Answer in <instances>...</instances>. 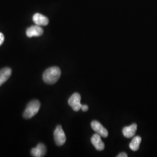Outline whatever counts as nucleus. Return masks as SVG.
Masks as SVG:
<instances>
[{
	"label": "nucleus",
	"mask_w": 157,
	"mask_h": 157,
	"mask_svg": "<svg viewBox=\"0 0 157 157\" xmlns=\"http://www.w3.org/2000/svg\"><path fill=\"white\" fill-rule=\"evenodd\" d=\"M61 71L59 67H52L46 69L43 75V79L45 83L55 84L61 77Z\"/></svg>",
	"instance_id": "obj_1"
},
{
	"label": "nucleus",
	"mask_w": 157,
	"mask_h": 157,
	"mask_svg": "<svg viewBox=\"0 0 157 157\" xmlns=\"http://www.w3.org/2000/svg\"><path fill=\"white\" fill-rule=\"evenodd\" d=\"M40 102L37 100H34L29 102L23 113V117L25 119H30L35 116L39 111Z\"/></svg>",
	"instance_id": "obj_2"
},
{
	"label": "nucleus",
	"mask_w": 157,
	"mask_h": 157,
	"mask_svg": "<svg viewBox=\"0 0 157 157\" xmlns=\"http://www.w3.org/2000/svg\"><path fill=\"white\" fill-rule=\"evenodd\" d=\"M54 140L58 146H62L65 143L66 136L61 125H58L54 132Z\"/></svg>",
	"instance_id": "obj_3"
},
{
	"label": "nucleus",
	"mask_w": 157,
	"mask_h": 157,
	"mask_svg": "<svg viewBox=\"0 0 157 157\" xmlns=\"http://www.w3.org/2000/svg\"><path fill=\"white\" fill-rule=\"evenodd\" d=\"M80 95L78 93H75L69 98L68 100V104L69 105V106L72 107L73 111L78 112L80 109H82V107L83 105L80 102Z\"/></svg>",
	"instance_id": "obj_4"
},
{
	"label": "nucleus",
	"mask_w": 157,
	"mask_h": 157,
	"mask_svg": "<svg viewBox=\"0 0 157 157\" xmlns=\"http://www.w3.org/2000/svg\"><path fill=\"white\" fill-rule=\"evenodd\" d=\"M91 126L96 133L100 135L101 137H107L108 136V132L99 122L93 121L91 123Z\"/></svg>",
	"instance_id": "obj_5"
},
{
	"label": "nucleus",
	"mask_w": 157,
	"mask_h": 157,
	"mask_svg": "<svg viewBox=\"0 0 157 157\" xmlns=\"http://www.w3.org/2000/svg\"><path fill=\"white\" fill-rule=\"evenodd\" d=\"M43 29L41 28L40 26L34 25L32 26L30 28L27 29L26 30V36L28 37H39L41 36L43 34Z\"/></svg>",
	"instance_id": "obj_6"
},
{
	"label": "nucleus",
	"mask_w": 157,
	"mask_h": 157,
	"mask_svg": "<svg viewBox=\"0 0 157 157\" xmlns=\"http://www.w3.org/2000/svg\"><path fill=\"white\" fill-rule=\"evenodd\" d=\"M91 142L95 147V149L98 151H102L105 148V144L101 140V136L97 133H95L92 136Z\"/></svg>",
	"instance_id": "obj_7"
},
{
	"label": "nucleus",
	"mask_w": 157,
	"mask_h": 157,
	"mask_svg": "<svg viewBox=\"0 0 157 157\" xmlns=\"http://www.w3.org/2000/svg\"><path fill=\"white\" fill-rule=\"evenodd\" d=\"M47 148L45 145L43 143H39L36 147L31 150V155L34 157H44L46 154Z\"/></svg>",
	"instance_id": "obj_8"
},
{
	"label": "nucleus",
	"mask_w": 157,
	"mask_h": 157,
	"mask_svg": "<svg viewBox=\"0 0 157 157\" xmlns=\"http://www.w3.org/2000/svg\"><path fill=\"white\" fill-rule=\"evenodd\" d=\"M33 21L36 25L40 26H46L48 24L49 21L47 17L39 13H35L33 17Z\"/></svg>",
	"instance_id": "obj_9"
},
{
	"label": "nucleus",
	"mask_w": 157,
	"mask_h": 157,
	"mask_svg": "<svg viewBox=\"0 0 157 157\" xmlns=\"http://www.w3.org/2000/svg\"><path fill=\"white\" fill-rule=\"evenodd\" d=\"M137 129V126L136 124H132L129 126L124 127L122 130V133L126 138H132L135 136Z\"/></svg>",
	"instance_id": "obj_10"
},
{
	"label": "nucleus",
	"mask_w": 157,
	"mask_h": 157,
	"mask_svg": "<svg viewBox=\"0 0 157 157\" xmlns=\"http://www.w3.org/2000/svg\"><path fill=\"white\" fill-rule=\"evenodd\" d=\"M11 74V69L10 67H4L0 70V86L7 81L10 78Z\"/></svg>",
	"instance_id": "obj_11"
},
{
	"label": "nucleus",
	"mask_w": 157,
	"mask_h": 157,
	"mask_svg": "<svg viewBox=\"0 0 157 157\" xmlns=\"http://www.w3.org/2000/svg\"><path fill=\"white\" fill-rule=\"evenodd\" d=\"M141 142V138L139 136H135L129 144L130 148L134 151H137L139 148Z\"/></svg>",
	"instance_id": "obj_12"
},
{
	"label": "nucleus",
	"mask_w": 157,
	"mask_h": 157,
	"mask_svg": "<svg viewBox=\"0 0 157 157\" xmlns=\"http://www.w3.org/2000/svg\"><path fill=\"white\" fill-rule=\"evenodd\" d=\"M4 40H5V38H4V34L0 32V46L2 44V43L4 41Z\"/></svg>",
	"instance_id": "obj_13"
},
{
	"label": "nucleus",
	"mask_w": 157,
	"mask_h": 157,
	"mask_svg": "<svg viewBox=\"0 0 157 157\" xmlns=\"http://www.w3.org/2000/svg\"><path fill=\"white\" fill-rule=\"evenodd\" d=\"M81 109H82L83 112H86V111H87L88 109H89V107H88L87 105H83Z\"/></svg>",
	"instance_id": "obj_14"
},
{
	"label": "nucleus",
	"mask_w": 157,
	"mask_h": 157,
	"mask_svg": "<svg viewBox=\"0 0 157 157\" xmlns=\"http://www.w3.org/2000/svg\"><path fill=\"white\" fill-rule=\"evenodd\" d=\"M118 157H128V155L125 152H121L117 155Z\"/></svg>",
	"instance_id": "obj_15"
}]
</instances>
